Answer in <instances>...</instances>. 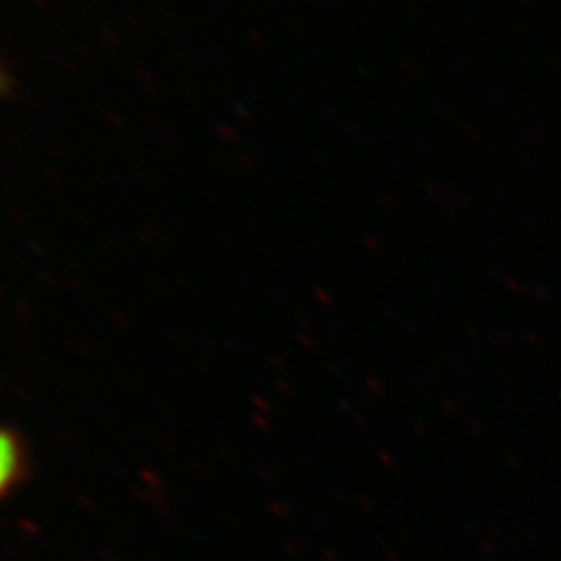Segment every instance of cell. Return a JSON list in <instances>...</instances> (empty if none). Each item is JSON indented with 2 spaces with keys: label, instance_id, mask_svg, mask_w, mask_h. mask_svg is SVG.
Here are the masks:
<instances>
[{
  "label": "cell",
  "instance_id": "obj_1",
  "mask_svg": "<svg viewBox=\"0 0 561 561\" xmlns=\"http://www.w3.org/2000/svg\"><path fill=\"white\" fill-rule=\"evenodd\" d=\"M30 470V454L18 431L0 424V502L20 489Z\"/></svg>",
  "mask_w": 561,
  "mask_h": 561
},
{
  "label": "cell",
  "instance_id": "obj_2",
  "mask_svg": "<svg viewBox=\"0 0 561 561\" xmlns=\"http://www.w3.org/2000/svg\"><path fill=\"white\" fill-rule=\"evenodd\" d=\"M0 88H2V78H0Z\"/></svg>",
  "mask_w": 561,
  "mask_h": 561
}]
</instances>
